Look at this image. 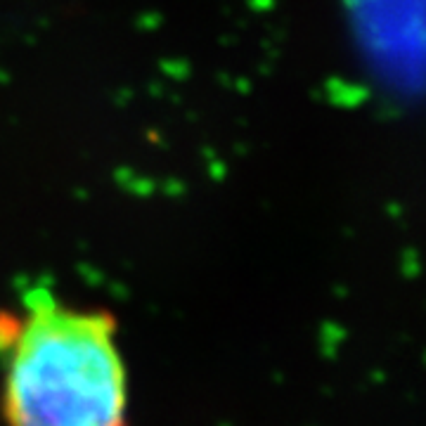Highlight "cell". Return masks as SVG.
Here are the masks:
<instances>
[{
    "instance_id": "6da1fadb",
    "label": "cell",
    "mask_w": 426,
    "mask_h": 426,
    "mask_svg": "<svg viewBox=\"0 0 426 426\" xmlns=\"http://www.w3.org/2000/svg\"><path fill=\"white\" fill-rule=\"evenodd\" d=\"M5 426H128L117 320L36 289L20 315L0 313Z\"/></svg>"
}]
</instances>
